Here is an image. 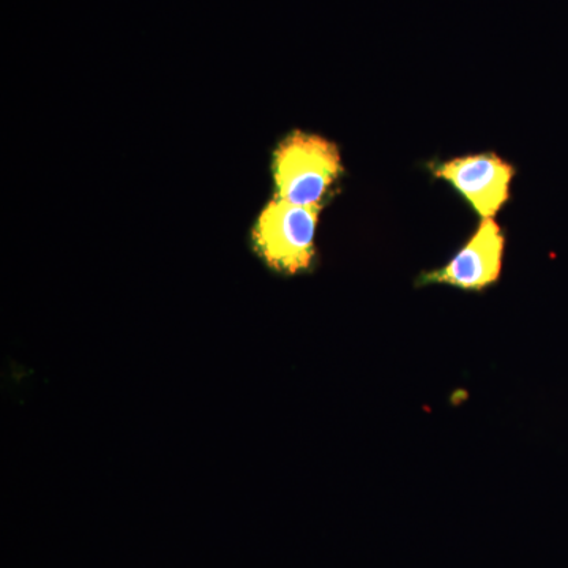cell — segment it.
<instances>
[{
  "label": "cell",
  "mask_w": 568,
  "mask_h": 568,
  "mask_svg": "<svg viewBox=\"0 0 568 568\" xmlns=\"http://www.w3.org/2000/svg\"><path fill=\"white\" fill-rule=\"evenodd\" d=\"M506 235L495 219H484L476 233L444 267L418 276L417 286L448 284L467 293H481L503 275Z\"/></svg>",
  "instance_id": "3957f363"
},
{
  "label": "cell",
  "mask_w": 568,
  "mask_h": 568,
  "mask_svg": "<svg viewBox=\"0 0 568 568\" xmlns=\"http://www.w3.org/2000/svg\"><path fill=\"white\" fill-rule=\"evenodd\" d=\"M435 178L450 183L480 220L495 219L510 200L515 168L496 153H477L436 164Z\"/></svg>",
  "instance_id": "277c9868"
},
{
  "label": "cell",
  "mask_w": 568,
  "mask_h": 568,
  "mask_svg": "<svg viewBox=\"0 0 568 568\" xmlns=\"http://www.w3.org/2000/svg\"><path fill=\"white\" fill-rule=\"evenodd\" d=\"M342 173V156L334 142L317 134L293 132L274 152L275 196L297 205H321Z\"/></svg>",
  "instance_id": "6da1fadb"
},
{
  "label": "cell",
  "mask_w": 568,
  "mask_h": 568,
  "mask_svg": "<svg viewBox=\"0 0 568 568\" xmlns=\"http://www.w3.org/2000/svg\"><path fill=\"white\" fill-rule=\"evenodd\" d=\"M321 205H297L274 197L257 216L253 246L276 274L294 276L312 271Z\"/></svg>",
  "instance_id": "7a4b0ae2"
}]
</instances>
